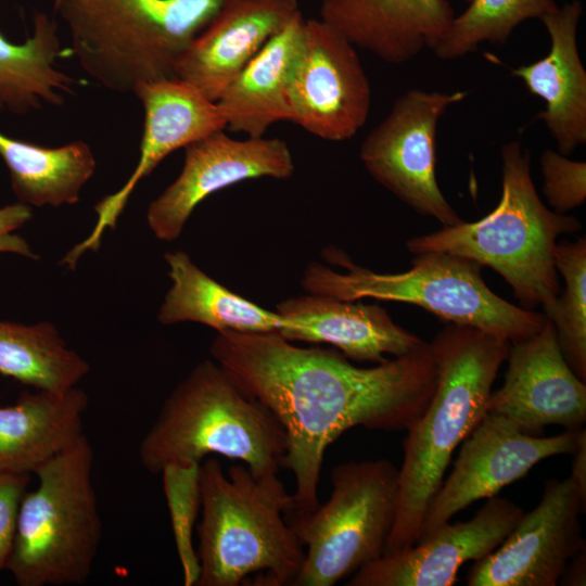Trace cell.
I'll return each mask as SVG.
<instances>
[{"instance_id":"20","label":"cell","mask_w":586,"mask_h":586,"mask_svg":"<svg viewBox=\"0 0 586 586\" xmlns=\"http://www.w3.org/2000/svg\"><path fill=\"white\" fill-rule=\"evenodd\" d=\"M320 20L391 64L434 50L456 16L449 0H322Z\"/></svg>"},{"instance_id":"6","label":"cell","mask_w":586,"mask_h":586,"mask_svg":"<svg viewBox=\"0 0 586 586\" xmlns=\"http://www.w3.org/2000/svg\"><path fill=\"white\" fill-rule=\"evenodd\" d=\"M229 0H54L81 68L104 88L132 92L176 78L194 39Z\"/></svg>"},{"instance_id":"24","label":"cell","mask_w":586,"mask_h":586,"mask_svg":"<svg viewBox=\"0 0 586 586\" xmlns=\"http://www.w3.org/2000/svg\"><path fill=\"white\" fill-rule=\"evenodd\" d=\"M171 285L157 314L163 324L196 322L217 332L278 333L286 326L276 310L260 307L204 272L183 251L164 255Z\"/></svg>"},{"instance_id":"2","label":"cell","mask_w":586,"mask_h":586,"mask_svg":"<svg viewBox=\"0 0 586 586\" xmlns=\"http://www.w3.org/2000/svg\"><path fill=\"white\" fill-rule=\"evenodd\" d=\"M430 345L436 385L403 442L397 509L385 552L402 551L419 540L426 508L455 449L487 413L492 386L510 342L470 326L447 323Z\"/></svg>"},{"instance_id":"7","label":"cell","mask_w":586,"mask_h":586,"mask_svg":"<svg viewBox=\"0 0 586 586\" xmlns=\"http://www.w3.org/2000/svg\"><path fill=\"white\" fill-rule=\"evenodd\" d=\"M415 255L408 270L381 273L355 264L339 249H328L327 259L345 271L311 263L303 273L302 286L309 294L343 301L373 298L412 304L447 323L470 326L510 343L544 326L543 313L517 306L493 292L475 262L443 252Z\"/></svg>"},{"instance_id":"9","label":"cell","mask_w":586,"mask_h":586,"mask_svg":"<svg viewBox=\"0 0 586 586\" xmlns=\"http://www.w3.org/2000/svg\"><path fill=\"white\" fill-rule=\"evenodd\" d=\"M398 469L351 460L331 472L329 499L288 521L305 550L293 586H332L384 555L397 509Z\"/></svg>"},{"instance_id":"34","label":"cell","mask_w":586,"mask_h":586,"mask_svg":"<svg viewBox=\"0 0 586 586\" xmlns=\"http://www.w3.org/2000/svg\"><path fill=\"white\" fill-rule=\"evenodd\" d=\"M572 455L573 462L570 477L583 498L586 499V433L581 437L579 444Z\"/></svg>"},{"instance_id":"3","label":"cell","mask_w":586,"mask_h":586,"mask_svg":"<svg viewBox=\"0 0 586 586\" xmlns=\"http://www.w3.org/2000/svg\"><path fill=\"white\" fill-rule=\"evenodd\" d=\"M196 586L293 585L305 556L288 521L295 510L278 474L256 475L244 463L201 462Z\"/></svg>"},{"instance_id":"10","label":"cell","mask_w":586,"mask_h":586,"mask_svg":"<svg viewBox=\"0 0 586 586\" xmlns=\"http://www.w3.org/2000/svg\"><path fill=\"white\" fill-rule=\"evenodd\" d=\"M467 91L412 89L400 95L361 143L359 157L370 176L422 216L446 226L462 221L436 179V130L447 109Z\"/></svg>"},{"instance_id":"22","label":"cell","mask_w":586,"mask_h":586,"mask_svg":"<svg viewBox=\"0 0 586 586\" xmlns=\"http://www.w3.org/2000/svg\"><path fill=\"white\" fill-rule=\"evenodd\" d=\"M88 396L78 386L64 392H23L0 406V473L34 474L73 446L84 433Z\"/></svg>"},{"instance_id":"28","label":"cell","mask_w":586,"mask_h":586,"mask_svg":"<svg viewBox=\"0 0 586 586\" xmlns=\"http://www.w3.org/2000/svg\"><path fill=\"white\" fill-rule=\"evenodd\" d=\"M557 7L555 0H469L433 52L441 60H456L483 42L502 44L520 23L542 20Z\"/></svg>"},{"instance_id":"27","label":"cell","mask_w":586,"mask_h":586,"mask_svg":"<svg viewBox=\"0 0 586 586\" xmlns=\"http://www.w3.org/2000/svg\"><path fill=\"white\" fill-rule=\"evenodd\" d=\"M89 362L69 348L58 328L0 320V373L34 390L64 392L77 386Z\"/></svg>"},{"instance_id":"36","label":"cell","mask_w":586,"mask_h":586,"mask_svg":"<svg viewBox=\"0 0 586 586\" xmlns=\"http://www.w3.org/2000/svg\"><path fill=\"white\" fill-rule=\"evenodd\" d=\"M466 1L468 2L469 0H466Z\"/></svg>"},{"instance_id":"1","label":"cell","mask_w":586,"mask_h":586,"mask_svg":"<svg viewBox=\"0 0 586 586\" xmlns=\"http://www.w3.org/2000/svg\"><path fill=\"white\" fill-rule=\"evenodd\" d=\"M209 351L282 425L283 469L295 479L292 514L318 506L323 456L335 440L355 426L407 430L424 411L437 379L430 342L372 367L355 366L335 348L294 345L276 332H217Z\"/></svg>"},{"instance_id":"23","label":"cell","mask_w":586,"mask_h":586,"mask_svg":"<svg viewBox=\"0 0 586 586\" xmlns=\"http://www.w3.org/2000/svg\"><path fill=\"white\" fill-rule=\"evenodd\" d=\"M304 22L296 15L222 91L216 104L226 129L260 138L275 123L291 122L289 91L303 52Z\"/></svg>"},{"instance_id":"19","label":"cell","mask_w":586,"mask_h":586,"mask_svg":"<svg viewBox=\"0 0 586 586\" xmlns=\"http://www.w3.org/2000/svg\"><path fill=\"white\" fill-rule=\"evenodd\" d=\"M276 311L288 324L278 334L291 342L331 345L348 359L380 364L408 354L424 341L378 306L305 294L284 300Z\"/></svg>"},{"instance_id":"11","label":"cell","mask_w":586,"mask_h":586,"mask_svg":"<svg viewBox=\"0 0 586 586\" xmlns=\"http://www.w3.org/2000/svg\"><path fill=\"white\" fill-rule=\"evenodd\" d=\"M584 433L585 430L579 429L552 436L530 434L508 418L487 411L461 443L450 475L431 499L419 539L471 504L496 496L539 461L572 455Z\"/></svg>"},{"instance_id":"12","label":"cell","mask_w":586,"mask_h":586,"mask_svg":"<svg viewBox=\"0 0 586 586\" xmlns=\"http://www.w3.org/2000/svg\"><path fill=\"white\" fill-rule=\"evenodd\" d=\"M371 95L356 47L320 18L305 20L289 91L291 122L323 140H348L366 124Z\"/></svg>"},{"instance_id":"14","label":"cell","mask_w":586,"mask_h":586,"mask_svg":"<svg viewBox=\"0 0 586 586\" xmlns=\"http://www.w3.org/2000/svg\"><path fill=\"white\" fill-rule=\"evenodd\" d=\"M183 149L179 176L146 212L149 228L164 242L180 237L195 207L211 194L250 179H288L295 169L290 148L278 138L238 140L218 130Z\"/></svg>"},{"instance_id":"15","label":"cell","mask_w":586,"mask_h":586,"mask_svg":"<svg viewBox=\"0 0 586 586\" xmlns=\"http://www.w3.org/2000/svg\"><path fill=\"white\" fill-rule=\"evenodd\" d=\"M144 111L137 166L126 183L94 206L97 221L89 235L62 258L75 269L87 251H97L106 229H114L137 184L170 153L218 130L226 123L216 102L178 78L140 84L133 90Z\"/></svg>"},{"instance_id":"17","label":"cell","mask_w":586,"mask_h":586,"mask_svg":"<svg viewBox=\"0 0 586 586\" xmlns=\"http://www.w3.org/2000/svg\"><path fill=\"white\" fill-rule=\"evenodd\" d=\"M522 508L491 497L468 521L438 526L411 547L385 552L355 572L348 586H453L462 564L495 550L514 528Z\"/></svg>"},{"instance_id":"33","label":"cell","mask_w":586,"mask_h":586,"mask_svg":"<svg viewBox=\"0 0 586 586\" xmlns=\"http://www.w3.org/2000/svg\"><path fill=\"white\" fill-rule=\"evenodd\" d=\"M31 217L30 206L21 202L0 207V253L9 252L30 259L38 258L23 238L12 233Z\"/></svg>"},{"instance_id":"5","label":"cell","mask_w":586,"mask_h":586,"mask_svg":"<svg viewBox=\"0 0 586 586\" xmlns=\"http://www.w3.org/2000/svg\"><path fill=\"white\" fill-rule=\"evenodd\" d=\"M212 454L238 460L256 475L278 474L286 436L271 411L205 359L164 400L138 455L148 472L160 474L166 463H201Z\"/></svg>"},{"instance_id":"29","label":"cell","mask_w":586,"mask_h":586,"mask_svg":"<svg viewBox=\"0 0 586 586\" xmlns=\"http://www.w3.org/2000/svg\"><path fill=\"white\" fill-rule=\"evenodd\" d=\"M555 266L564 289L543 308L557 332L562 354L575 374L586 380V239L558 242Z\"/></svg>"},{"instance_id":"30","label":"cell","mask_w":586,"mask_h":586,"mask_svg":"<svg viewBox=\"0 0 586 586\" xmlns=\"http://www.w3.org/2000/svg\"><path fill=\"white\" fill-rule=\"evenodd\" d=\"M160 474L182 566L183 584L196 586L200 578V562L193 532L202 505L201 463H166Z\"/></svg>"},{"instance_id":"8","label":"cell","mask_w":586,"mask_h":586,"mask_svg":"<svg viewBox=\"0 0 586 586\" xmlns=\"http://www.w3.org/2000/svg\"><path fill=\"white\" fill-rule=\"evenodd\" d=\"M94 451L86 435L43 463L24 494L5 563L18 586L85 584L103 537Z\"/></svg>"},{"instance_id":"25","label":"cell","mask_w":586,"mask_h":586,"mask_svg":"<svg viewBox=\"0 0 586 586\" xmlns=\"http://www.w3.org/2000/svg\"><path fill=\"white\" fill-rule=\"evenodd\" d=\"M61 54L56 24L44 13L35 15L33 35L23 43L11 42L0 31V113L62 105L76 81L56 67Z\"/></svg>"},{"instance_id":"13","label":"cell","mask_w":586,"mask_h":586,"mask_svg":"<svg viewBox=\"0 0 586 586\" xmlns=\"http://www.w3.org/2000/svg\"><path fill=\"white\" fill-rule=\"evenodd\" d=\"M585 502L570 476L547 480L539 504L495 550L474 561L467 585H558L569 562L585 550L579 522Z\"/></svg>"},{"instance_id":"4","label":"cell","mask_w":586,"mask_h":586,"mask_svg":"<svg viewBox=\"0 0 586 586\" xmlns=\"http://www.w3.org/2000/svg\"><path fill=\"white\" fill-rule=\"evenodd\" d=\"M501 195L483 218L418 235L406 242L412 254L443 252L492 268L526 309L551 305L561 288L555 266L560 235L582 229L573 216L548 208L531 173V153L519 141L501 146Z\"/></svg>"},{"instance_id":"35","label":"cell","mask_w":586,"mask_h":586,"mask_svg":"<svg viewBox=\"0 0 586 586\" xmlns=\"http://www.w3.org/2000/svg\"><path fill=\"white\" fill-rule=\"evenodd\" d=\"M585 550L581 551L578 555H576L566 565L563 575L561 576L558 584L561 585H574V586H581L585 585L586 581V562H585Z\"/></svg>"},{"instance_id":"32","label":"cell","mask_w":586,"mask_h":586,"mask_svg":"<svg viewBox=\"0 0 586 586\" xmlns=\"http://www.w3.org/2000/svg\"><path fill=\"white\" fill-rule=\"evenodd\" d=\"M29 481L27 473H0V572L5 569L18 509Z\"/></svg>"},{"instance_id":"26","label":"cell","mask_w":586,"mask_h":586,"mask_svg":"<svg viewBox=\"0 0 586 586\" xmlns=\"http://www.w3.org/2000/svg\"><path fill=\"white\" fill-rule=\"evenodd\" d=\"M0 157L9 169L18 202L36 207L76 204L97 166L85 141L48 148L1 131Z\"/></svg>"},{"instance_id":"18","label":"cell","mask_w":586,"mask_h":586,"mask_svg":"<svg viewBox=\"0 0 586 586\" xmlns=\"http://www.w3.org/2000/svg\"><path fill=\"white\" fill-rule=\"evenodd\" d=\"M300 13L297 0H229L181 55L176 78L216 102L264 46Z\"/></svg>"},{"instance_id":"21","label":"cell","mask_w":586,"mask_h":586,"mask_svg":"<svg viewBox=\"0 0 586 586\" xmlns=\"http://www.w3.org/2000/svg\"><path fill=\"white\" fill-rule=\"evenodd\" d=\"M582 14V2L572 0L545 15L540 21L550 38L548 54L511 71L545 102L537 118L565 156L586 143V71L576 37Z\"/></svg>"},{"instance_id":"31","label":"cell","mask_w":586,"mask_h":586,"mask_svg":"<svg viewBox=\"0 0 586 586\" xmlns=\"http://www.w3.org/2000/svg\"><path fill=\"white\" fill-rule=\"evenodd\" d=\"M543 193L552 211L565 214L586 200V163L546 149L540 156Z\"/></svg>"},{"instance_id":"16","label":"cell","mask_w":586,"mask_h":586,"mask_svg":"<svg viewBox=\"0 0 586 586\" xmlns=\"http://www.w3.org/2000/svg\"><path fill=\"white\" fill-rule=\"evenodd\" d=\"M504 384L492 392L487 411L504 416L524 432L547 425L579 430L586 421V385L565 360L556 329L546 318L536 333L511 342Z\"/></svg>"}]
</instances>
